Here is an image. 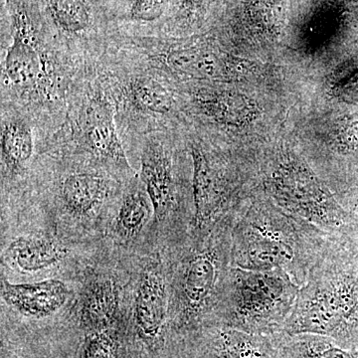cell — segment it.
<instances>
[{
	"label": "cell",
	"instance_id": "6da1fadb",
	"mask_svg": "<svg viewBox=\"0 0 358 358\" xmlns=\"http://www.w3.org/2000/svg\"><path fill=\"white\" fill-rule=\"evenodd\" d=\"M231 238L232 267L282 271L299 286L334 239L260 194L247 196L235 212Z\"/></svg>",
	"mask_w": 358,
	"mask_h": 358
},
{
	"label": "cell",
	"instance_id": "7a4b0ae2",
	"mask_svg": "<svg viewBox=\"0 0 358 358\" xmlns=\"http://www.w3.org/2000/svg\"><path fill=\"white\" fill-rule=\"evenodd\" d=\"M284 331L358 348V243L329 242L301 285Z\"/></svg>",
	"mask_w": 358,
	"mask_h": 358
},
{
	"label": "cell",
	"instance_id": "3957f363",
	"mask_svg": "<svg viewBox=\"0 0 358 358\" xmlns=\"http://www.w3.org/2000/svg\"><path fill=\"white\" fill-rule=\"evenodd\" d=\"M261 171V195L339 240L358 243V216L336 199L303 157L281 150Z\"/></svg>",
	"mask_w": 358,
	"mask_h": 358
},
{
	"label": "cell",
	"instance_id": "277c9868",
	"mask_svg": "<svg viewBox=\"0 0 358 358\" xmlns=\"http://www.w3.org/2000/svg\"><path fill=\"white\" fill-rule=\"evenodd\" d=\"M233 216L203 236H192L190 248L179 260L174 285V327L181 336H192L208 326L217 306L232 268Z\"/></svg>",
	"mask_w": 358,
	"mask_h": 358
},
{
	"label": "cell",
	"instance_id": "5b68a950",
	"mask_svg": "<svg viewBox=\"0 0 358 358\" xmlns=\"http://www.w3.org/2000/svg\"><path fill=\"white\" fill-rule=\"evenodd\" d=\"M300 288L282 271L232 267L208 326L255 336L282 333Z\"/></svg>",
	"mask_w": 358,
	"mask_h": 358
},
{
	"label": "cell",
	"instance_id": "8992f818",
	"mask_svg": "<svg viewBox=\"0 0 358 358\" xmlns=\"http://www.w3.org/2000/svg\"><path fill=\"white\" fill-rule=\"evenodd\" d=\"M87 78L75 85L60 133L70 136L98 162L121 173H133L117 131V99L109 80L103 72Z\"/></svg>",
	"mask_w": 358,
	"mask_h": 358
},
{
	"label": "cell",
	"instance_id": "52a82bcc",
	"mask_svg": "<svg viewBox=\"0 0 358 358\" xmlns=\"http://www.w3.org/2000/svg\"><path fill=\"white\" fill-rule=\"evenodd\" d=\"M192 159L193 213L192 236H203L216 225L234 215L247 196L240 194V185L229 169L197 143L190 148Z\"/></svg>",
	"mask_w": 358,
	"mask_h": 358
},
{
	"label": "cell",
	"instance_id": "ba28073f",
	"mask_svg": "<svg viewBox=\"0 0 358 358\" xmlns=\"http://www.w3.org/2000/svg\"><path fill=\"white\" fill-rule=\"evenodd\" d=\"M103 72L117 99V117H126L131 124H145L148 134V127L155 133L157 122L173 114L176 99L159 70L147 65L128 73Z\"/></svg>",
	"mask_w": 358,
	"mask_h": 358
},
{
	"label": "cell",
	"instance_id": "9c48e42d",
	"mask_svg": "<svg viewBox=\"0 0 358 358\" xmlns=\"http://www.w3.org/2000/svg\"><path fill=\"white\" fill-rule=\"evenodd\" d=\"M145 54L155 69L203 82H229L243 76L247 68L243 59L204 45H178Z\"/></svg>",
	"mask_w": 358,
	"mask_h": 358
},
{
	"label": "cell",
	"instance_id": "30bf717a",
	"mask_svg": "<svg viewBox=\"0 0 358 358\" xmlns=\"http://www.w3.org/2000/svg\"><path fill=\"white\" fill-rule=\"evenodd\" d=\"M141 155V181L159 221L179 210L178 185L171 150L155 133L148 134Z\"/></svg>",
	"mask_w": 358,
	"mask_h": 358
},
{
	"label": "cell",
	"instance_id": "8fae6325",
	"mask_svg": "<svg viewBox=\"0 0 358 358\" xmlns=\"http://www.w3.org/2000/svg\"><path fill=\"white\" fill-rule=\"evenodd\" d=\"M190 338L195 339L193 358H277L272 336L208 326Z\"/></svg>",
	"mask_w": 358,
	"mask_h": 358
},
{
	"label": "cell",
	"instance_id": "7c38bea8",
	"mask_svg": "<svg viewBox=\"0 0 358 358\" xmlns=\"http://www.w3.org/2000/svg\"><path fill=\"white\" fill-rule=\"evenodd\" d=\"M169 292L166 278L154 268L141 273L134 292V317L136 331L150 345L159 343L164 336Z\"/></svg>",
	"mask_w": 358,
	"mask_h": 358
},
{
	"label": "cell",
	"instance_id": "4fadbf2b",
	"mask_svg": "<svg viewBox=\"0 0 358 358\" xmlns=\"http://www.w3.org/2000/svg\"><path fill=\"white\" fill-rule=\"evenodd\" d=\"M34 121L13 103H1V162L6 173L17 178L27 171L34 155Z\"/></svg>",
	"mask_w": 358,
	"mask_h": 358
},
{
	"label": "cell",
	"instance_id": "5bb4252c",
	"mask_svg": "<svg viewBox=\"0 0 358 358\" xmlns=\"http://www.w3.org/2000/svg\"><path fill=\"white\" fill-rule=\"evenodd\" d=\"M69 289L59 280H47L32 284L2 282V299L26 317L42 319L49 317L65 305Z\"/></svg>",
	"mask_w": 358,
	"mask_h": 358
},
{
	"label": "cell",
	"instance_id": "9a60e30c",
	"mask_svg": "<svg viewBox=\"0 0 358 358\" xmlns=\"http://www.w3.org/2000/svg\"><path fill=\"white\" fill-rule=\"evenodd\" d=\"M59 199L66 210L76 217H86L109 199V178L98 171H72L59 183Z\"/></svg>",
	"mask_w": 358,
	"mask_h": 358
},
{
	"label": "cell",
	"instance_id": "2e32d148",
	"mask_svg": "<svg viewBox=\"0 0 358 358\" xmlns=\"http://www.w3.org/2000/svg\"><path fill=\"white\" fill-rule=\"evenodd\" d=\"M119 289L114 280L102 277L90 282L82 296L80 320L91 331L110 329L119 310Z\"/></svg>",
	"mask_w": 358,
	"mask_h": 358
},
{
	"label": "cell",
	"instance_id": "e0dca14e",
	"mask_svg": "<svg viewBox=\"0 0 358 358\" xmlns=\"http://www.w3.org/2000/svg\"><path fill=\"white\" fill-rule=\"evenodd\" d=\"M277 358H358V348L350 350L331 338L315 334H273Z\"/></svg>",
	"mask_w": 358,
	"mask_h": 358
},
{
	"label": "cell",
	"instance_id": "ac0fdd59",
	"mask_svg": "<svg viewBox=\"0 0 358 358\" xmlns=\"http://www.w3.org/2000/svg\"><path fill=\"white\" fill-rule=\"evenodd\" d=\"M7 253L20 270L33 273L61 262L68 256L69 251L51 238L22 236L9 245Z\"/></svg>",
	"mask_w": 358,
	"mask_h": 358
},
{
	"label": "cell",
	"instance_id": "d6986e66",
	"mask_svg": "<svg viewBox=\"0 0 358 358\" xmlns=\"http://www.w3.org/2000/svg\"><path fill=\"white\" fill-rule=\"evenodd\" d=\"M52 22L66 39L83 41L95 28L91 0H44Z\"/></svg>",
	"mask_w": 358,
	"mask_h": 358
},
{
	"label": "cell",
	"instance_id": "ffe728a7",
	"mask_svg": "<svg viewBox=\"0 0 358 358\" xmlns=\"http://www.w3.org/2000/svg\"><path fill=\"white\" fill-rule=\"evenodd\" d=\"M195 102L204 115L219 124L242 126L256 115L251 101L240 94L227 91H200Z\"/></svg>",
	"mask_w": 358,
	"mask_h": 358
},
{
	"label": "cell",
	"instance_id": "44dd1931",
	"mask_svg": "<svg viewBox=\"0 0 358 358\" xmlns=\"http://www.w3.org/2000/svg\"><path fill=\"white\" fill-rule=\"evenodd\" d=\"M145 186L129 188L122 197L115 221V232L124 241L136 237L150 220L152 205Z\"/></svg>",
	"mask_w": 358,
	"mask_h": 358
},
{
	"label": "cell",
	"instance_id": "7402d4cb",
	"mask_svg": "<svg viewBox=\"0 0 358 358\" xmlns=\"http://www.w3.org/2000/svg\"><path fill=\"white\" fill-rule=\"evenodd\" d=\"M120 343L110 329L91 331L85 338L80 358H117Z\"/></svg>",
	"mask_w": 358,
	"mask_h": 358
},
{
	"label": "cell",
	"instance_id": "603a6c76",
	"mask_svg": "<svg viewBox=\"0 0 358 358\" xmlns=\"http://www.w3.org/2000/svg\"><path fill=\"white\" fill-rule=\"evenodd\" d=\"M169 0H133L129 7L128 18L133 22H155L162 17Z\"/></svg>",
	"mask_w": 358,
	"mask_h": 358
},
{
	"label": "cell",
	"instance_id": "cb8c5ba5",
	"mask_svg": "<svg viewBox=\"0 0 358 358\" xmlns=\"http://www.w3.org/2000/svg\"><path fill=\"white\" fill-rule=\"evenodd\" d=\"M338 136V152L341 155L355 154L358 150V115H353L343 124Z\"/></svg>",
	"mask_w": 358,
	"mask_h": 358
},
{
	"label": "cell",
	"instance_id": "d4e9b609",
	"mask_svg": "<svg viewBox=\"0 0 358 358\" xmlns=\"http://www.w3.org/2000/svg\"><path fill=\"white\" fill-rule=\"evenodd\" d=\"M209 0H185V6L187 9H197L206 4Z\"/></svg>",
	"mask_w": 358,
	"mask_h": 358
}]
</instances>
